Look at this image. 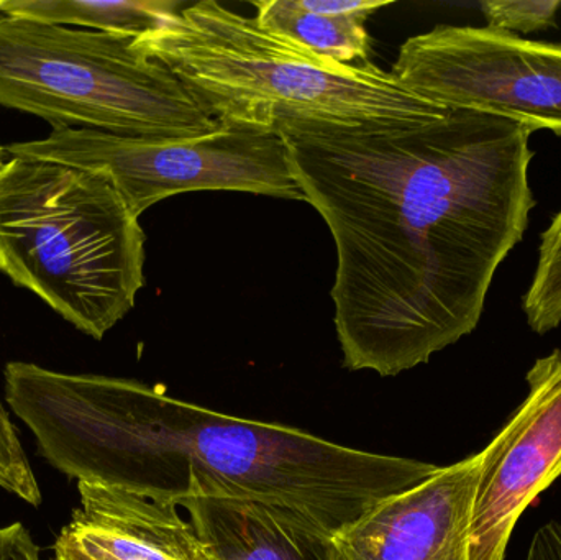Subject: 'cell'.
I'll list each match as a JSON object with an SVG mask.
<instances>
[{
	"instance_id": "1",
	"label": "cell",
	"mask_w": 561,
	"mask_h": 560,
	"mask_svg": "<svg viewBox=\"0 0 561 560\" xmlns=\"http://www.w3.org/2000/svg\"><path fill=\"white\" fill-rule=\"evenodd\" d=\"M534 130L445 107L394 127H289L290 170L336 249L343 367L396 377L470 335L537 206Z\"/></svg>"
},
{
	"instance_id": "2",
	"label": "cell",
	"mask_w": 561,
	"mask_h": 560,
	"mask_svg": "<svg viewBox=\"0 0 561 560\" xmlns=\"http://www.w3.org/2000/svg\"><path fill=\"white\" fill-rule=\"evenodd\" d=\"M3 377L13 413L56 470L171 505L193 496L250 500L333 535L437 467L219 413L130 378L28 362H10Z\"/></svg>"
},
{
	"instance_id": "3",
	"label": "cell",
	"mask_w": 561,
	"mask_h": 560,
	"mask_svg": "<svg viewBox=\"0 0 561 560\" xmlns=\"http://www.w3.org/2000/svg\"><path fill=\"white\" fill-rule=\"evenodd\" d=\"M135 43L217 122L233 127L270 134L319 125L394 127L445 108L373 62L320 58L216 0L184 7Z\"/></svg>"
},
{
	"instance_id": "4",
	"label": "cell",
	"mask_w": 561,
	"mask_h": 560,
	"mask_svg": "<svg viewBox=\"0 0 561 560\" xmlns=\"http://www.w3.org/2000/svg\"><path fill=\"white\" fill-rule=\"evenodd\" d=\"M145 240L101 174L28 157L0 168V272L95 341L134 309Z\"/></svg>"
},
{
	"instance_id": "5",
	"label": "cell",
	"mask_w": 561,
	"mask_h": 560,
	"mask_svg": "<svg viewBox=\"0 0 561 560\" xmlns=\"http://www.w3.org/2000/svg\"><path fill=\"white\" fill-rule=\"evenodd\" d=\"M0 105L53 128L191 137L219 122L131 36L0 15Z\"/></svg>"
},
{
	"instance_id": "6",
	"label": "cell",
	"mask_w": 561,
	"mask_h": 560,
	"mask_svg": "<svg viewBox=\"0 0 561 560\" xmlns=\"http://www.w3.org/2000/svg\"><path fill=\"white\" fill-rule=\"evenodd\" d=\"M104 176L134 216L193 191H237L304 201L278 134L220 124L191 137H144L92 128H53L5 148Z\"/></svg>"
},
{
	"instance_id": "7",
	"label": "cell",
	"mask_w": 561,
	"mask_h": 560,
	"mask_svg": "<svg viewBox=\"0 0 561 560\" xmlns=\"http://www.w3.org/2000/svg\"><path fill=\"white\" fill-rule=\"evenodd\" d=\"M391 75L434 104L561 137V43L490 26L437 25L402 43Z\"/></svg>"
},
{
	"instance_id": "8",
	"label": "cell",
	"mask_w": 561,
	"mask_h": 560,
	"mask_svg": "<svg viewBox=\"0 0 561 560\" xmlns=\"http://www.w3.org/2000/svg\"><path fill=\"white\" fill-rule=\"evenodd\" d=\"M529 393L483 449L471 560H504L526 510L561 476V351L527 372Z\"/></svg>"
},
{
	"instance_id": "9",
	"label": "cell",
	"mask_w": 561,
	"mask_h": 560,
	"mask_svg": "<svg viewBox=\"0 0 561 560\" xmlns=\"http://www.w3.org/2000/svg\"><path fill=\"white\" fill-rule=\"evenodd\" d=\"M483 450L386 496L329 538V560H471Z\"/></svg>"
},
{
	"instance_id": "10",
	"label": "cell",
	"mask_w": 561,
	"mask_h": 560,
	"mask_svg": "<svg viewBox=\"0 0 561 560\" xmlns=\"http://www.w3.org/2000/svg\"><path fill=\"white\" fill-rule=\"evenodd\" d=\"M81 505L61 535L99 560H210L181 506L78 483Z\"/></svg>"
},
{
	"instance_id": "11",
	"label": "cell",
	"mask_w": 561,
	"mask_h": 560,
	"mask_svg": "<svg viewBox=\"0 0 561 560\" xmlns=\"http://www.w3.org/2000/svg\"><path fill=\"white\" fill-rule=\"evenodd\" d=\"M180 506L210 560H329L332 535L290 510L222 496H193Z\"/></svg>"
},
{
	"instance_id": "12",
	"label": "cell",
	"mask_w": 561,
	"mask_h": 560,
	"mask_svg": "<svg viewBox=\"0 0 561 560\" xmlns=\"http://www.w3.org/2000/svg\"><path fill=\"white\" fill-rule=\"evenodd\" d=\"M174 0H9L0 2V13L38 20L55 25L88 26L95 32L140 38L160 28L174 13L184 9Z\"/></svg>"
},
{
	"instance_id": "13",
	"label": "cell",
	"mask_w": 561,
	"mask_h": 560,
	"mask_svg": "<svg viewBox=\"0 0 561 560\" xmlns=\"http://www.w3.org/2000/svg\"><path fill=\"white\" fill-rule=\"evenodd\" d=\"M253 7L263 28L312 55L343 65L369 61L371 38L365 20L310 12L299 5V0H256Z\"/></svg>"
},
{
	"instance_id": "14",
	"label": "cell",
	"mask_w": 561,
	"mask_h": 560,
	"mask_svg": "<svg viewBox=\"0 0 561 560\" xmlns=\"http://www.w3.org/2000/svg\"><path fill=\"white\" fill-rule=\"evenodd\" d=\"M527 324L547 334L561 324V207L540 236L533 283L523 298Z\"/></svg>"
},
{
	"instance_id": "15",
	"label": "cell",
	"mask_w": 561,
	"mask_h": 560,
	"mask_svg": "<svg viewBox=\"0 0 561 560\" xmlns=\"http://www.w3.org/2000/svg\"><path fill=\"white\" fill-rule=\"evenodd\" d=\"M0 489L19 496L35 508L42 505V490L2 401H0Z\"/></svg>"
},
{
	"instance_id": "16",
	"label": "cell",
	"mask_w": 561,
	"mask_h": 560,
	"mask_svg": "<svg viewBox=\"0 0 561 560\" xmlns=\"http://www.w3.org/2000/svg\"><path fill=\"white\" fill-rule=\"evenodd\" d=\"M480 7L490 28L520 36L553 28L561 0H486Z\"/></svg>"
},
{
	"instance_id": "17",
	"label": "cell",
	"mask_w": 561,
	"mask_h": 560,
	"mask_svg": "<svg viewBox=\"0 0 561 560\" xmlns=\"http://www.w3.org/2000/svg\"><path fill=\"white\" fill-rule=\"evenodd\" d=\"M388 0H299V5L310 12L342 19L366 20L379 9L388 7Z\"/></svg>"
},
{
	"instance_id": "18",
	"label": "cell",
	"mask_w": 561,
	"mask_h": 560,
	"mask_svg": "<svg viewBox=\"0 0 561 560\" xmlns=\"http://www.w3.org/2000/svg\"><path fill=\"white\" fill-rule=\"evenodd\" d=\"M0 560H42L38 546L22 523L0 526Z\"/></svg>"
},
{
	"instance_id": "19",
	"label": "cell",
	"mask_w": 561,
	"mask_h": 560,
	"mask_svg": "<svg viewBox=\"0 0 561 560\" xmlns=\"http://www.w3.org/2000/svg\"><path fill=\"white\" fill-rule=\"evenodd\" d=\"M53 560H99L94 556L82 551L75 542L69 541L66 536L59 535L55 545V558Z\"/></svg>"
},
{
	"instance_id": "20",
	"label": "cell",
	"mask_w": 561,
	"mask_h": 560,
	"mask_svg": "<svg viewBox=\"0 0 561 560\" xmlns=\"http://www.w3.org/2000/svg\"><path fill=\"white\" fill-rule=\"evenodd\" d=\"M3 153H5V148L0 147V168L5 163V161H3Z\"/></svg>"
}]
</instances>
